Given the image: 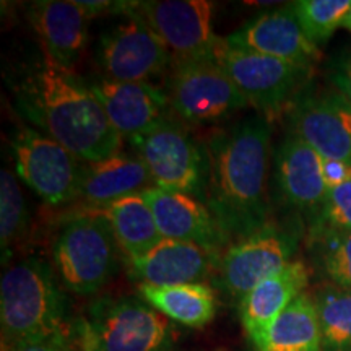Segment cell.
Segmentation results:
<instances>
[{
    "label": "cell",
    "mask_w": 351,
    "mask_h": 351,
    "mask_svg": "<svg viewBox=\"0 0 351 351\" xmlns=\"http://www.w3.org/2000/svg\"><path fill=\"white\" fill-rule=\"evenodd\" d=\"M158 189L204 197L208 158L184 125L168 119L130 140Z\"/></svg>",
    "instance_id": "cell-6"
},
{
    "label": "cell",
    "mask_w": 351,
    "mask_h": 351,
    "mask_svg": "<svg viewBox=\"0 0 351 351\" xmlns=\"http://www.w3.org/2000/svg\"><path fill=\"white\" fill-rule=\"evenodd\" d=\"M322 174L328 191L351 181V165L345 161L324 160L322 158Z\"/></svg>",
    "instance_id": "cell-31"
},
{
    "label": "cell",
    "mask_w": 351,
    "mask_h": 351,
    "mask_svg": "<svg viewBox=\"0 0 351 351\" xmlns=\"http://www.w3.org/2000/svg\"><path fill=\"white\" fill-rule=\"evenodd\" d=\"M143 300L153 309L186 327L202 328L217 314V300L205 283L173 285V287H148L140 285Z\"/></svg>",
    "instance_id": "cell-23"
},
{
    "label": "cell",
    "mask_w": 351,
    "mask_h": 351,
    "mask_svg": "<svg viewBox=\"0 0 351 351\" xmlns=\"http://www.w3.org/2000/svg\"><path fill=\"white\" fill-rule=\"evenodd\" d=\"M90 86L114 130L129 142L171 119L173 109L166 90L152 83L112 82L104 78Z\"/></svg>",
    "instance_id": "cell-14"
},
{
    "label": "cell",
    "mask_w": 351,
    "mask_h": 351,
    "mask_svg": "<svg viewBox=\"0 0 351 351\" xmlns=\"http://www.w3.org/2000/svg\"><path fill=\"white\" fill-rule=\"evenodd\" d=\"M317 309L322 351H351V289L330 285L314 298Z\"/></svg>",
    "instance_id": "cell-25"
},
{
    "label": "cell",
    "mask_w": 351,
    "mask_h": 351,
    "mask_svg": "<svg viewBox=\"0 0 351 351\" xmlns=\"http://www.w3.org/2000/svg\"><path fill=\"white\" fill-rule=\"evenodd\" d=\"M219 252L199 244L163 239L147 256L127 261L135 282L148 287L202 283L218 267Z\"/></svg>",
    "instance_id": "cell-17"
},
{
    "label": "cell",
    "mask_w": 351,
    "mask_h": 351,
    "mask_svg": "<svg viewBox=\"0 0 351 351\" xmlns=\"http://www.w3.org/2000/svg\"><path fill=\"white\" fill-rule=\"evenodd\" d=\"M296 247L295 232L269 223L223 252L217 267L219 287L241 301L258 283L293 262Z\"/></svg>",
    "instance_id": "cell-12"
},
{
    "label": "cell",
    "mask_w": 351,
    "mask_h": 351,
    "mask_svg": "<svg viewBox=\"0 0 351 351\" xmlns=\"http://www.w3.org/2000/svg\"><path fill=\"white\" fill-rule=\"evenodd\" d=\"M137 3L101 36L99 64L108 80L150 83L173 67L163 41L135 10Z\"/></svg>",
    "instance_id": "cell-10"
},
{
    "label": "cell",
    "mask_w": 351,
    "mask_h": 351,
    "mask_svg": "<svg viewBox=\"0 0 351 351\" xmlns=\"http://www.w3.org/2000/svg\"><path fill=\"white\" fill-rule=\"evenodd\" d=\"M82 351H171L173 328L137 298H101L77 324Z\"/></svg>",
    "instance_id": "cell-5"
},
{
    "label": "cell",
    "mask_w": 351,
    "mask_h": 351,
    "mask_svg": "<svg viewBox=\"0 0 351 351\" xmlns=\"http://www.w3.org/2000/svg\"><path fill=\"white\" fill-rule=\"evenodd\" d=\"M16 109L34 129L59 142L83 163L121 153L122 138L90 85L43 49L13 77Z\"/></svg>",
    "instance_id": "cell-1"
},
{
    "label": "cell",
    "mask_w": 351,
    "mask_h": 351,
    "mask_svg": "<svg viewBox=\"0 0 351 351\" xmlns=\"http://www.w3.org/2000/svg\"><path fill=\"white\" fill-rule=\"evenodd\" d=\"M65 300L54 271L39 257L10 267L0 282V322L3 345L64 339Z\"/></svg>",
    "instance_id": "cell-3"
},
{
    "label": "cell",
    "mask_w": 351,
    "mask_h": 351,
    "mask_svg": "<svg viewBox=\"0 0 351 351\" xmlns=\"http://www.w3.org/2000/svg\"><path fill=\"white\" fill-rule=\"evenodd\" d=\"M309 274L304 263L293 261L258 283L239 301L241 322L254 346L261 343L275 320L302 295Z\"/></svg>",
    "instance_id": "cell-20"
},
{
    "label": "cell",
    "mask_w": 351,
    "mask_h": 351,
    "mask_svg": "<svg viewBox=\"0 0 351 351\" xmlns=\"http://www.w3.org/2000/svg\"><path fill=\"white\" fill-rule=\"evenodd\" d=\"M330 80L335 90L351 103V52H346L333 62Z\"/></svg>",
    "instance_id": "cell-30"
},
{
    "label": "cell",
    "mask_w": 351,
    "mask_h": 351,
    "mask_svg": "<svg viewBox=\"0 0 351 351\" xmlns=\"http://www.w3.org/2000/svg\"><path fill=\"white\" fill-rule=\"evenodd\" d=\"M28 223V208L23 192L12 171L2 169L0 174V245L2 262L10 256L13 244L19 243Z\"/></svg>",
    "instance_id": "cell-26"
},
{
    "label": "cell",
    "mask_w": 351,
    "mask_h": 351,
    "mask_svg": "<svg viewBox=\"0 0 351 351\" xmlns=\"http://www.w3.org/2000/svg\"><path fill=\"white\" fill-rule=\"evenodd\" d=\"M8 351H69L64 339L57 340H44V341H33V343H23L19 346H13Z\"/></svg>",
    "instance_id": "cell-32"
},
{
    "label": "cell",
    "mask_w": 351,
    "mask_h": 351,
    "mask_svg": "<svg viewBox=\"0 0 351 351\" xmlns=\"http://www.w3.org/2000/svg\"><path fill=\"white\" fill-rule=\"evenodd\" d=\"M19 178L46 205L60 207L77 199L85 163L34 127L20 125L12 137Z\"/></svg>",
    "instance_id": "cell-7"
},
{
    "label": "cell",
    "mask_w": 351,
    "mask_h": 351,
    "mask_svg": "<svg viewBox=\"0 0 351 351\" xmlns=\"http://www.w3.org/2000/svg\"><path fill=\"white\" fill-rule=\"evenodd\" d=\"M341 26H345L346 29H351V8H350V12H348V15H346V19H345V21H343V25Z\"/></svg>",
    "instance_id": "cell-33"
},
{
    "label": "cell",
    "mask_w": 351,
    "mask_h": 351,
    "mask_svg": "<svg viewBox=\"0 0 351 351\" xmlns=\"http://www.w3.org/2000/svg\"><path fill=\"white\" fill-rule=\"evenodd\" d=\"M317 230L351 231V181L328 191Z\"/></svg>",
    "instance_id": "cell-29"
},
{
    "label": "cell",
    "mask_w": 351,
    "mask_h": 351,
    "mask_svg": "<svg viewBox=\"0 0 351 351\" xmlns=\"http://www.w3.org/2000/svg\"><path fill=\"white\" fill-rule=\"evenodd\" d=\"M270 143L263 116L245 117L210 140L204 199L228 238L245 239L269 225Z\"/></svg>",
    "instance_id": "cell-2"
},
{
    "label": "cell",
    "mask_w": 351,
    "mask_h": 351,
    "mask_svg": "<svg viewBox=\"0 0 351 351\" xmlns=\"http://www.w3.org/2000/svg\"><path fill=\"white\" fill-rule=\"evenodd\" d=\"M166 95L173 112L192 124H207L249 106L247 99L215 60L173 67Z\"/></svg>",
    "instance_id": "cell-11"
},
{
    "label": "cell",
    "mask_w": 351,
    "mask_h": 351,
    "mask_svg": "<svg viewBox=\"0 0 351 351\" xmlns=\"http://www.w3.org/2000/svg\"><path fill=\"white\" fill-rule=\"evenodd\" d=\"M215 62L231 78L251 106L275 114L287 106L309 78L311 67L287 62L275 57L228 46L219 39Z\"/></svg>",
    "instance_id": "cell-8"
},
{
    "label": "cell",
    "mask_w": 351,
    "mask_h": 351,
    "mask_svg": "<svg viewBox=\"0 0 351 351\" xmlns=\"http://www.w3.org/2000/svg\"><path fill=\"white\" fill-rule=\"evenodd\" d=\"M103 210L111 221L114 236L127 261L147 256L163 241L153 210L142 194L124 197Z\"/></svg>",
    "instance_id": "cell-22"
},
{
    "label": "cell",
    "mask_w": 351,
    "mask_h": 351,
    "mask_svg": "<svg viewBox=\"0 0 351 351\" xmlns=\"http://www.w3.org/2000/svg\"><path fill=\"white\" fill-rule=\"evenodd\" d=\"M28 20L43 49L57 64L72 70L88 43L90 16L70 0H39L29 3Z\"/></svg>",
    "instance_id": "cell-19"
},
{
    "label": "cell",
    "mask_w": 351,
    "mask_h": 351,
    "mask_svg": "<svg viewBox=\"0 0 351 351\" xmlns=\"http://www.w3.org/2000/svg\"><path fill=\"white\" fill-rule=\"evenodd\" d=\"M275 179L285 204L302 213H322L328 195L322 156L296 135H287L276 150Z\"/></svg>",
    "instance_id": "cell-18"
},
{
    "label": "cell",
    "mask_w": 351,
    "mask_h": 351,
    "mask_svg": "<svg viewBox=\"0 0 351 351\" xmlns=\"http://www.w3.org/2000/svg\"><path fill=\"white\" fill-rule=\"evenodd\" d=\"M350 8V0H300L293 3L302 32L315 46L326 43L343 25Z\"/></svg>",
    "instance_id": "cell-27"
},
{
    "label": "cell",
    "mask_w": 351,
    "mask_h": 351,
    "mask_svg": "<svg viewBox=\"0 0 351 351\" xmlns=\"http://www.w3.org/2000/svg\"><path fill=\"white\" fill-rule=\"evenodd\" d=\"M228 46L313 67L320 52L302 32L293 5L262 13L225 38Z\"/></svg>",
    "instance_id": "cell-15"
},
{
    "label": "cell",
    "mask_w": 351,
    "mask_h": 351,
    "mask_svg": "<svg viewBox=\"0 0 351 351\" xmlns=\"http://www.w3.org/2000/svg\"><path fill=\"white\" fill-rule=\"evenodd\" d=\"M155 187L152 174L138 156L117 153L96 163H85L78 197L91 207H108L124 197Z\"/></svg>",
    "instance_id": "cell-21"
},
{
    "label": "cell",
    "mask_w": 351,
    "mask_h": 351,
    "mask_svg": "<svg viewBox=\"0 0 351 351\" xmlns=\"http://www.w3.org/2000/svg\"><path fill=\"white\" fill-rule=\"evenodd\" d=\"M319 256L333 285L351 289V231L317 230Z\"/></svg>",
    "instance_id": "cell-28"
},
{
    "label": "cell",
    "mask_w": 351,
    "mask_h": 351,
    "mask_svg": "<svg viewBox=\"0 0 351 351\" xmlns=\"http://www.w3.org/2000/svg\"><path fill=\"white\" fill-rule=\"evenodd\" d=\"M119 249L106 212L91 208L64 223L52 243V258L65 288L88 296L116 274Z\"/></svg>",
    "instance_id": "cell-4"
},
{
    "label": "cell",
    "mask_w": 351,
    "mask_h": 351,
    "mask_svg": "<svg viewBox=\"0 0 351 351\" xmlns=\"http://www.w3.org/2000/svg\"><path fill=\"white\" fill-rule=\"evenodd\" d=\"M256 351H322V333L313 298L301 295L275 320Z\"/></svg>",
    "instance_id": "cell-24"
},
{
    "label": "cell",
    "mask_w": 351,
    "mask_h": 351,
    "mask_svg": "<svg viewBox=\"0 0 351 351\" xmlns=\"http://www.w3.org/2000/svg\"><path fill=\"white\" fill-rule=\"evenodd\" d=\"M289 125L324 160L351 165V103L337 90L301 91L289 104Z\"/></svg>",
    "instance_id": "cell-13"
},
{
    "label": "cell",
    "mask_w": 351,
    "mask_h": 351,
    "mask_svg": "<svg viewBox=\"0 0 351 351\" xmlns=\"http://www.w3.org/2000/svg\"><path fill=\"white\" fill-rule=\"evenodd\" d=\"M137 13L163 41L173 67L215 60L219 39L212 29L213 5L207 0L138 2Z\"/></svg>",
    "instance_id": "cell-9"
},
{
    "label": "cell",
    "mask_w": 351,
    "mask_h": 351,
    "mask_svg": "<svg viewBox=\"0 0 351 351\" xmlns=\"http://www.w3.org/2000/svg\"><path fill=\"white\" fill-rule=\"evenodd\" d=\"M142 195L153 210L163 239L199 244L221 254L230 238L207 205L192 195L158 187L148 189Z\"/></svg>",
    "instance_id": "cell-16"
}]
</instances>
